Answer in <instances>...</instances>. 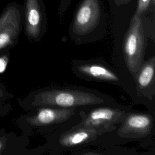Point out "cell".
Instances as JSON below:
<instances>
[{
	"mask_svg": "<svg viewBox=\"0 0 155 155\" xmlns=\"http://www.w3.org/2000/svg\"><path fill=\"white\" fill-rule=\"evenodd\" d=\"M102 13L100 0H82L75 13L72 24L73 33L85 35L97 27Z\"/></svg>",
	"mask_w": 155,
	"mask_h": 155,
	"instance_id": "5b68a950",
	"label": "cell"
},
{
	"mask_svg": "<svg viewBox=\"0 0 155 155\" xmlns=\"http://www.w3.org/2000/svg\"><path fill=\"white\" fill-rule=\"evenodd\" d=\"M21 136L13 131L8 133L4 128L0 130V155H17L24 154V145Z\"/></svg>",
	"mask_w": 155,
	"mask_h": 155,
	"instance_id": "8fae6325",
	"label": "cell"
},
{
	"mask_svg": "<svg viewBox=\"0 0 155 155\" xmlns=\"http://www.w3.org/2000/svg\"><path fill=\"white\" fill-rule=\"evenodd\" d=\"M141 16L134 13L125 33L123 51L126 65L130 73L135 76L142 64L144 49L145 35Z\"/></svg>",
	"mask_w": 155,
	"mask_h": 155,
	"instance_id": "7a4b0ae2",
	"label": "cell"
},
{
	"mask_svg": "<svg viewBox=\"0 0 155 155\" xmlns=\"http://www.w3.org/2000/svg\"><path fill=\"white\" fill-rule=\"evenodd\" d=\"M12 109V106L10 103L0 102V118L5 116Z\"/></svg>",
	"mask_w": 155,
	"mask_h": 155,
	"instance_id": "9a60e30c",
	"label": "cell"
},
{
	"mask_svg": "<svg viewBox=\"0 0 155 155\" xmlns=\"http://www.w3.org/2000/svg\"><path fill=\"white\" fill-rule=\"evenodd\" d=\"M126 114V111L119 108L99 107L92 110L78 125L113 127L114 124L122 122Z\"/></svg>",
	"mask_w": 155,
	"mask_h": 155,
	"instance_id": "9c48e42d",
	"label": "cell"
},
{
	"mask_svg": "<svg viewBox=\"0 0 155 155\" xmlns=\"http://www.w3.org/2000/svg\"><path fill=\"white\" fill-rule=\"evenodd\" d=\"M44 9L41 0H25L23 24L28 39L38 41L44 31Z\"/></svg>",
	"mask_w": 155,
	"mask_h": 155,
	"instance_id": "8992f818",
	"label": "cell"
},
{
	"mask_svg": "<svg viewBox=\"0 0 155 155\" xmlns=\"http://www.w3.org/2000/svg\"><path fill=\"white\" fill-rule=\"evenodd\" d=\"M8 53L0 54V73H2L6 69L8 62Z\"/></svg>",
	"mask_w": 155,
	"mask_h": 155,
	"instance_id": "2e32d148",
	"label": "cell"
},
{
	"mask_svg": "<svg viewBox=\"0 0 155 155\" xmlns=\"http://www.w3.org/2000/svg\"><path fill=\"white\" fill-rule=\"evenodd\" d=\"M71 0H61V3L59 5V13L60 16H62L65 13V11L67 10V8L69 6V4H70Z\"/></svg>",
	"mask_w": 155,
	"mask_h": 155,
	"instance_id": "e0dca14e",
	"label": "cell"
},
{
	"mask_svg": "<svg viewBox=\"0 0 155 155\" xmlns=\"http://www.w3.org/2000/svg\"><path fill=\"white\" fill-rule=\"evenodd\" d=\"M153 124V117L149 114H127L118 130V134L124 137H144L150 133Z\"/></svg>",
	"mask_w": 155,
	"mask_h": 155,
	"instance_id": "ba28073f",
	"label": "cell"
},
{
	"mask_svg": "<svg viewBox=\"0 0 155 155\" xmlns=\"http://www.w3.org/2000/svg\"><path fill=\"white\" fill-rule=\"evenodd\" d=\"M13 97V95L8 91L6 86L0 81V102H6Z\"/></svg>",
	"mask_w": 155,
	"mask_h": 155,
	"instance_id": "5bb4252c",
	"label": "cell"
},
{
	"mask_svg": "<svg viewBox=\"0 0 155 155\" xmlns=\"http://www.w3.org/2000/svg\"><path fill=\"white\" fill-rule=\"evenodd\" d=\"M116 3L117 4H127L130 2L131 0H114Z\"/></svg>",
	"mask_w": 155,
	"mask_h": 155,
	"instance_id": "ac0fdd59",
	"label": "cell"
},
{
	"mask_svg": "<svg viewBox=\"0 0 155 155\" xmlns=\"http://www.w3.org/2000/svg\"><path fill=\"white\" fill-rule=\"evenodd\" d=\"M112 129L113 127H108L76 125L59 137L58 144L63 148L77 147L94 140L97 136Z\"/></svg>",
	"mask_w": 155,
	"mask_h": 155,
	"instance_id": "52a82bcc",
	"label": "cell"
},
{
	"mask_svg": "<svg viewBox=\"0 0 155 155\" xmlns=\"http://www.w3.org/2000/svg\"><path fill=\"white\" fill-rule=\"evenodd\" d=\"M74 71L79 76L91 79L109 82H119V77L110 68L96 62H83L74 65Z\"/></svg>",
	"mask_w": 155,
	"mask_h": 155,
	"instance_id": "30bf717a",
	"label": "cell"
},
{
	"mask_svg": "<svg viewBox=\"0 0 155 155\" xmlns=\"http://www.w3.org/2000/svg\"><path fill=\"white\" fill-rule=\"evenodd\" d=\"M36 111L22 116L18 119V124L25 131L65 122L75 113V108H65L42 106L35 108Z\"/></svg>",
	"mask_w": 155,
	"mask_h": 155,
	"instance_id": "277c9868",
	"label": "cell"
},
{
	"mask_svg": "<svg viewBox=\"0 0 155 155\" xmlns=\"http://www.w3.org/2000/svg\"><path fill=\"white\" fill-rule=\"evenodd\" d=\"M19 105L26 110L42 106L77 108L105 103L104 97L96 93L70 88L43 89L30 93L23 99H18Z\"/></svg>",
	"mask_w": 155,
	"mask_h": 155,
	"instance_id": "6da1fadb",
	"label": "cell"
},
{
	"mask_svg": "<svg viewBox=\"0 0 155 155\" xmlns=\"http://www.w3.org/2000/svg\"><path fill=\"white\" fill-rule=\"evenodd\" d=\"M22 24L23 7L16 2L7 4L0 13V54L17 45Z\"/></svg>",
	"mask_w": 155,
	"mask_h": 155,
	"instance_id": "3957f363",
	"label": "cell"
},
{
	"mask_svg": "<svg viewBox=\"0 0 155 155\" xmlns=\"http://www.w3.org/2000/svg\"><path fill=\"white\" fill-rule=\"evenodd\" d=\"M154 0H138L135 14L141 16L149 8L151 3L154 4Z\"/></svg>",
	"mask_w": 155,
	"mask_h": 155,
	"instance_id": "4fadbf2b",
	"label": "cell"
},
{
	"mask_svg": "<svg viewBox=\"0 0 155 155\" xmlns=\"http://www.w3.org/2000/svg\"><path fill=\"white\" fill-rule=\"evenodd\" d=\"M155 58L152 56L145 63L142 64L136 74L137 88L144 91L153 87L154 82Z\"/></svg>",
	"mask_w": 155,
	"mask_h": 155,
	"instance_id": "7c38bea8",
	"label": "cell"
}]
</instances>
